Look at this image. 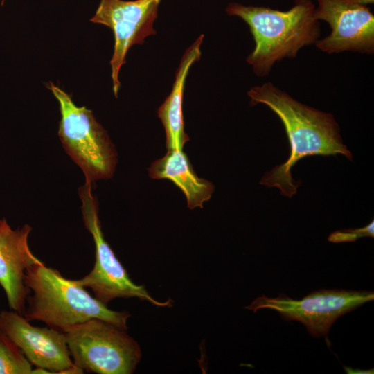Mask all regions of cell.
I'll use <instances>...</instances> for the list:
<instances>
[{"mask_svg": "<svg viewBox=\"0 0 374 374\" xmlns=\"http://www.w3.org/2000/svg\"><path fill=\"white\" fill-rule=\"evenodd\" d=\"M57 99L61 118L58 136L86 179L93 181L111 177L117 163L114 145L91 110L78 107L72 98L51 82L47 85Z\"/></svg>", "mask_w": 374, "mask_h": 374, "instance_id": "277c9868", "label": "cell"}, {"mask_svg": "<svg viewBox=\"0 0 374 374\" xmlns=\"http://www.w3.org/2000/svg\"><path fill=\"white\" fill-rule=\"evenodd\" d=\"M295 1L296 3H303V2H306V1H312V0H294Z\"/></svg>", "mask_w": 374, "mask_h": 374, "instance_id": "ac0fdd59", "label": "cell"}, {"mask_svg": "<svg viewBox=\"0 0 374 374\" xmlns=\"http://www.w3.org/2000/svg\"><path fill=\"white\" fill-rule=\"evenodd\" d=\"M357 1H359L361 3L364 4V5H366L368 3H373V0H357Z\"/></svg>", "mask_w": 374, "mask_h": 374, "instance_id": "e0dca14e", "label": "cell"}, {"mask_svg": "<svg viewBox=\"0 0 374 374\" xmlns=\"http://www.w3.org/2000/svg\"><path fill=\"white\" fill-rule=\"evenodd\" d=\"M344 370L346 371V373H348V374H362V373H366V374H371V373H373V369H369V370H360V369H353L350 367H347V366H344Z\"/></svg>", "mask_w": 374, "mask_h": 374, "instance_id": "2e32d148", "label": "cell"}, {"mask_svg": "<svg viewBox=\"0 0 374 374\" xmlns=\"http://www.w3.org/2000/svg\"><path fill=\"white\" fill-rule=\"evenodd\" d=\"M312 1L296 3L286 11L230 3L226 12L249 26L255 48L247 62L258 76H265L275 62L295 57L299 49L316 43L320 35Z\"/></svg>", "mask_w": 374, "mask_h": 374, "instance_id": "7a4b0ae2", "label": "cell"}, {"mask_svg": "<svg viewBox=\"0 0 374 374\" xmlns=\"http://www.w3.org/2000/svg\"><path fill=\"white\" fill-rule=\"evenodd\" d=\"M204 35H201L188 47L181 57L177 70L172 89L158 109L166 132V145L168 150H183L189 137L184 130L183 96L190 68L201 56V44Z\"/></svg>", "mask_w": 374, "mask_h": 374, "instance_id": "7c38bea8", "label": "cell"}, {"mask_svg": "<svg viewBox=\"0 0 374 374\" xmlns=\"http://www.w3.org/2000/svg\"><path fill=\"white\" fill-rule=\"evenodd\" d=\"M373 299V291L322 289L299 300L285 294L275 298L263 294L245 308L253 312L260 309L275 310L284 320L303 323L312 336L326 337L338 318Z\"/></svg>", "mask_w": 374, "mask_h": 374, "instance_id": "52a82bcc", "label": "cell"}, {"mask_svg": "<svg viewBox=\"0 0 374 374\" xmlns=\"http://www.w3.org/2000/svg\"><path fill=\"white\" fill-rule=\"evenodd\" d=\"M0 330L23 352L32 365L63 374L75 364L70 356L64 332L30 323L15 311L0 312Z\"/></svg>", "mask_w": 374, "mask_h": 374, "instance_id": "30bf717a", "label": "cell"}, {"mask_svg": "<svg viewBox=\"0 0 374 374\" xmlns=\"http://www.w3.org/2000/svg\"><path fill=\"white\" fill-rule=\"evenodd\" d=\"M32 370L21 349L0 330V374H30Z\"/></svg>", "mask_w": 374, "mask_h": 374, "instance_id": "5bb4252c", "label": "cell"}, {"mask_svg": "<svg viewBox=\"0 0 374 374\" xmlns=\"http://www.w3.org/2000/svg\"><path fill=\"white\" fill-rule=\"evenodd\" d=\"M248 96L251 105L264 104L279 117L290 145L287 160L266 172L260 184L277 187L283 195L291 198L301 184L292 178L291 168L303 157L340 154L352 160L332 114L302 104L271 82L251 87Z\"/></svg>", "mask_w": 374, "mask_h": 374, "instance_id": "6da1fadb", "label": "cell"}, {"mask_svg": "<svg viewBox=\"0 0 374 374\" xmlns=\"http://www.w3.org/2000/svg\"><path fill=\"white\" fill-rule=\"evenodd\" d=\"M92 181L86 179L79 189L81 210L86 229L93 237L96 247V261L93 269L83 278L74 282L83 287H89L94 297L107 305L116 298H137L154 305H171V300L160 302L153 299L143 285L135 284L126 269L116 258L105 240L98 217V206L92 193Z\"/></svg>", "mask_w": 374, "mask_h": 374, "instance_id": "8992f818", "label": "cell"}, {"mask_svg": "<svg viewBox=\"0 0 374 374\" xmlns=\"http://www.w3.org/2000/svg\"><path fill=\"white\" fill-rule=\"evenodd\" d=\"M24 283L32 292L27 297L23 314L29 321H40L62 332L91 319L105 321L123 330L127 328L128 312L109 309L74 280L65 278L42 262L26 269Z\"/></svg>", "mask_w": 374, "mask_h": 374, "instance_id": "3957f363", "label": "cell"}, {"mask_svg": "<svg viewBox=\"0 0 374 374\" xmlns=\"http://www.w3.org/2000/svg\"><path fill=\"white\" fill-rule=\"evenodd\" d=\"M31 230L28 224L13 230L5 219L0 220V285L10 308L21 315L30 292L24 283L25 272L28 268L42 262L28 246Z\"/></svg>", "mask_w": 374, "mask_h": 374, "instance_id": "8fae6325", "label": "cell"}, {"mask_svg": "<svg viewBox=\"0 0 374 374\" xmlns=\"http://www.w3.org/2000/svg\"><path fill=\"white\" fill-rule=\"evenodd\" d=\"M5 0H1V6L3 5Z\"/></svg>", "mask_w": 374, "mask_h": 374, "instance_id": "d6986e66", "label": "cell"}, {"mask_svg": "<svg viewBox=\"0 0 374 374\" xmlns=\"http://www.w3.org/2000/svg\"><path fill=\"white\" fill-rule=\"evenodd\" d=\"M374 236V221L372 220L366 226L355 229H344L332 233L328 238V240L333 243L355 242L358 238L363 237Z\"/></svg>", "mask_w": 374, "mask_h": 374, "instance_id": "9a60e30c", "label": "cell"}, {"mask_svg": "<svg viewBox=\"0 0 374 374\" xmlns=\"http://www.w3.org/2000/svg\"><path fill=\"white\" fill-rule=\"evenodd\" d=\"M63 332L73 364L84 371L132 374L141 360L137 341L105 321L91 319Z\"/></svg>", "mask_w": 374, "mask_h": 374, "instance_id": "5b68a950", "label": "cell"}, {"mask_svg": "<svg viewBox=\"0 0 374 374\" xmlns=\"http://www.w3.org/2000/svg\"><path fill=\"white\" fill-rule=\"evenodd\" d=\"M314 17L328 23L331 33L315 43L328 54L350 51H374V15L357 0H317Z\"/></svg>", "mask_w": 374, "mask_h": 374, "instance_id": "9c48e42d", "label": "cell"}, {"mask_svg": "<svg viewBox=\"0 0 374 374\" xmlns=\"http://www.w3.org/2000/svg\"><path fill=\"white\" fill-rule=\"evenodd\" d=\"M161 0H100L93 23L109 27L114 37V52L110 60L113 91L117 96L121 87L118 75L126 62L128 50L143 43L145 37L154 35V22Z\"/></svg>", "mask_w": 374, "mask_h": 374, "instance_id": "ba28073f", "label": "cell"}, {"mask_svg": "<svg viewBox=\"0 0 374 374\" xmlns=\"http://www.w3.org/2000/svg\"><path fill=\"white\" fill-rule=\"evenodd\" d=\"M148 172L152 179L172 181L185 195L190 209L202 208L215 189L211 182L195 174L183 150H168L164 157L151 164Z\"/></svg>", "mask_w": 374, "mask_h": 374, "instance_id": "4fadbf2b", "label": "cell"}]
</instances>
